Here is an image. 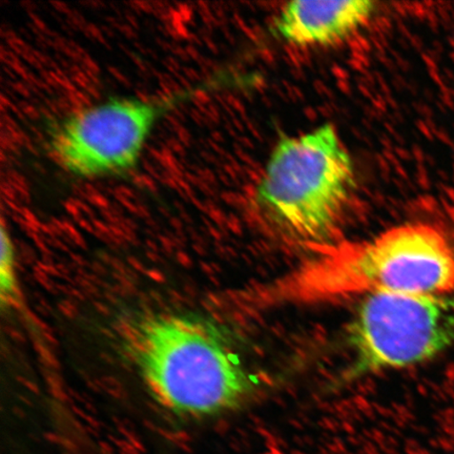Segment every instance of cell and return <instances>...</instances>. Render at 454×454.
I'll return each instance as SVG.
<instances>
[{
	"mask_svg": "<svg viewBox=\"0 0 454 454\" xmlns=\"http://www.w3.org/2000/svg\"><path fill=\"white\" fill-rule=\"evenodd\" d=\"M355 371L403 368L454 344V298L407 293L369 294L350 327Z\"/></svg>",
	"mask_w": 454,
	"mask_h": 454,
	"instance_id": "cell-5",
	"label": "cell"
},
{
	"mask_svg": "<svg viewBox=\"0 0 454 454\" xmlns=\"http://www.w3.org/2000/svg\"><path fill=\"white\" fill-rule=\"evenodd\" d=\"M15 251L12 238L2 224V260H0V294L3 304L11 306L17 304L19 292H17V277L15 270Z\"/></svg>",
	"mask_w": 454,
	"mask_h": 454,
	"instance_id": "cell-7",
	"label": "cell"
},
{
	"mask_svg": "<svg viewBox=\"0 0 454 454\" xmlns=\"http://www.w3.org/2000/svg\"><path fill=\"white\" fill-rule=\"evenodd\" d=\"M354 185V166L336 129L278 142L257 198L292 234L311 246L325 244Z\"/></svg>",
	"mask_w": 454,
	"mask_h": 454,
	"instance_id": "cell-3",
	"label": "cell"
},
{
	"mask_svg": "<svg viewBox=\"0 0 454 454\" xmlns=\"http://www.w3.org/2000/svg\"><path fill=\"white\" fill-rule=\"evenodd\" d=\"M298 268L261 287V306L320 303L381 293L454 294V247L426 223L394 227L372 240L317 244Z\"/></svg>",
	"mask_w": 454,
	"mask_h": 454,
	"instance_id": "cell-1",
	"label": "cell"
},
{
	"mask_svg": "<svg viewBox=\"0 0 454 454\" xmlns=\"http://www.w3.org/2000/svg\"><path fill=\"white\" fill-rule=\"evenodd\" d=\"M145 382L161 405L184 416L206 418L234 410L253 383L223 339L179 316H153L133 334Z\"/></svg>",
	"mask_w": 454,
	"mask_h": 454,
	"instance_id": "cell-2",
	"label": "cell"
},
{
	"mask_svg": "<svg viewBox=\"0 0 454 454\" xmlns=\"http://www.w3.org/2000/svg\"><path fill=\"white\" fill-rule=\"evenodd\" d=\"M374 5L371 0H296L281 10L276 27L282 38L294 44L336 43L364 25L374 12Z\"/></svg>",
	"mask_w": 454,
	"mask_h": 454,
	"instance_id": "cell-6",
	"label": "cell"
},
{
	"mask_svg": "<svg viewBox=\"0 0 454 454\" xmlns=\"http://www.w3.org/2000/svg\"><path fill=\"white\" fill-rule=\"evenodd\" d=\"M204 90L186 88L152 98H119L84 107L59 124L51 152L67 172L83 178L128 172L159 121Z\"/></svg>",
	"mask_w": 454,
	"mask_h": 454,
	"instance_id": "cell-4",
	"label": "cell"
}]
</instances>
